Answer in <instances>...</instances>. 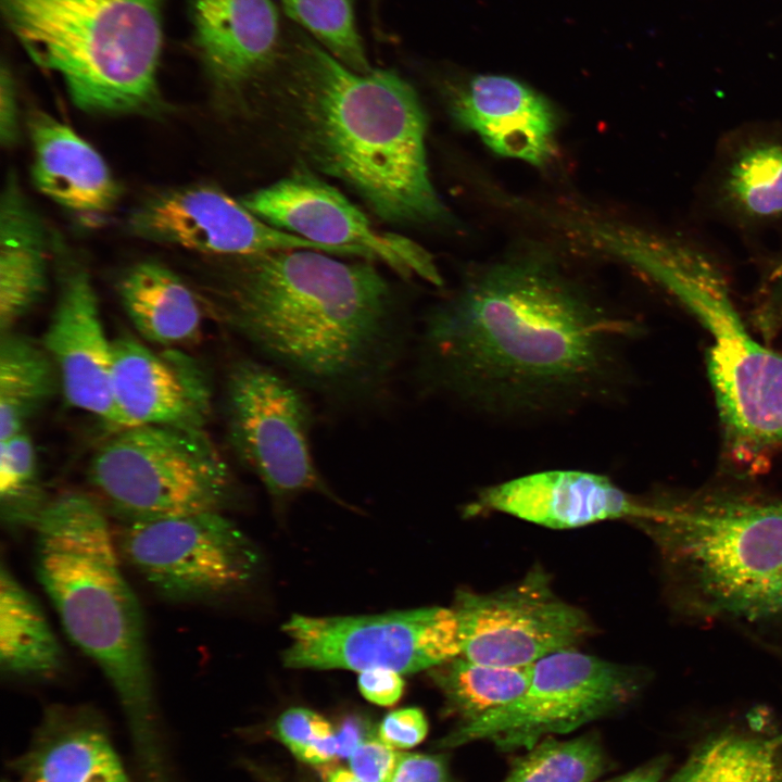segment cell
I'll return each instance as SVG.
<instances>
[{"label":"cell","mask_w":782,"mask_h":782,"mask_svg":"<svg viewBox=\"0 0 782 782\" xmlns=\"http://www.w3.org/2000/svg\"><path fill=\"white\" fill-rule=\"evenodd\" d=\"M632 324L547 256L517 254L470 274L419 321L413 379L497 417H539L609 399Z\"/></svg>","instance_id":"1"},{"label":"cell","mask_w":782,"mask_h":782,"mask_svg":"<svg viewBox=\"0 0 782 782\" xmlns=\"http://www.w3.org/2000/svg\"><path fill=\"white\" fill-rule=\"evenodd\" d=\"M235 260L215 290L223 324L330 405L365 408L384 399L416 328L369 261L315 250Z\"/></svg>","instance_id":"2"},{"label":"cell","mask_w":782,"mask_h":782,"mask_svg":"<svg viewBox=\"0 0 782 782\" xmlns=\"http://www.w3.org/2000/svg\"><path fill=\"white\" fill-rule=\"evenodd\" d=\"M274 67L289 128L313 167L383 220L447 218L428 168L426 113L404 78L387 70L358 73L305 36L283 46Z\"/></svg>","instance_id":"3"},{"label":"cell","mask_w":782,"mask_h":782,"mask_svg":"<svg viewBox=\"0 0 782 782\" xmlns=\"http://www.w3.org/2000/svg\"><path fill=\"white\" fill-rule=\"evenodd\" d=\"M33 530L36 576L66 635L113 688L147 777L164 774L143 614L108 510L96 496L62 493Z\"/></svg>","instance_id":"4"},{"label":"cell","mask_w":782,"mask_h":782,"mask_svg":"<svg viewBox=\"0 0 782 782\" xmlns=\"http://www.w3.org/2000/svg\"><path fill=\"white\" fill-rule=\"evenodd\" d=\"M639 521L676 610L703 622L782 621V500L730 490L661 495Z\"/></svg>","instance_id":"5"},{"label":"cell","mask_w":782,"mask_h":782,"mask_svg":"<svg viewBox=\"0 0 782 782\" xmlns=\"http://www.w3.org/2000/svg\"><path fill=\"white\" fill-rule=\"evenodd\" d=\"M33 61L58 73L73 103L102 114H155L160 0H1Z\"/></svg>","instance_id":"6"},{"label":"cell","mask_w":782,"mask_h":782,"mask_svg":"<svg viewBox=\"0 0 782 782\" xmlns=\"http://www.w3.org/2000/svg\"><path fill=\"white\" fill-rule=\"evenodd\" d=\"M629 261L708 332L707 369L729 456L748 470L782 451V355L746 330L720 270L692 245L653 232L636 240Z\"/></svg>","instance_id":"7"},{"label":"cell","mask_w":782,"mask_h":782,"mask_svg":"<svg viewBox=\"0 0 782 782\" xmlns=\"http://www.w3.org/2000/svg\"><path fill=\"white\" fill-rule=\"evenodd\" d=\"M87 479L118 521L224 512L238 490L204 428L164 425L114 431L91 456Z\"/></svg>","instance_id":"8"},{"label":"cell","mask_w":782,"mask_h":782,"mask_svg":"<svg viewBox=\"0 0 782 782\" xmlns=\"http://www.w3.org/2000/svg\"><path fill=\"white\" fill-rule=\"evenodd\" d=\"M223 411L229 447L276 505L306 492L338 501L316 466L313 411L295 381L264 360L236 358L225 375Z\"/></svg>","instance_id":"9"},{"label":"cell","mask_w":782,"mask_h":782,"mask_svg":"<svg viewBox=\"0 0 782 782\" xmlns=\"http://www.w3.org/2000/svg\"><path fill=\"white\" fill-rule=\"evenodd\" d=\"M642 684L633 669L578 652L558 651L533 664L526 692L509 705L463 722L442 740L455 747L490 741L503 751L531 748L555 734H565L616 711Z\"/></svg>","instance_id":"10"},{"label":"cell","mask_w":782,"mask_h":782,"mask_svg":"<svg viewBox=\"0 0 782 782\" xmlns=\"http://www.w3.org/2000/svg\"><path fill=\"white\" fill-rule=\"evenodd\" d=\"M282 629L290 642L282 660L295 669L411 673L463 653L455 610L437 606L369 616L294 615Z\"/></svg>","instance_id":"11"},{"label":"cell","mask_w":782,"mask_h":782,"mask_svg":"<svg viewBox=\"0 0 782 782\" xmlns=\"http://www.w3.org/2000/svg\"><path fill=\"white\" fill-rule=\"evenodd\" d=\"M121 557L154 591L175 602L217 598L242 588L257 555L224 512L119 521Z\"/></svg>","instance_id":"12"},{"label":"cell","mask_w":782,"mask_h":782,"mask_svg":"<svg viewBox=\"0 0 782 782\" xmlns=\"http://www.w3.org/2000/svg\"><path fill=\"white\" fill-rule=\"evenodd\" d=\"M241 202L269 225L345 256L378 260L400 276L443 286L432 255L415 241L376 229L338 189L307 171L243 195Z\"/></svg>","instance_id":"13"},{"label":"cell","mask_w":782,"mask_h":782,"mask_svg":"<svg viewBox=\"0 0 782 782\" xmlns=\"http://www.w3.org/2000/svg\"><path fill=\"white\" fill-rule=\"evenodd\" d=\"M453 609L461 628L462 656L490 665H533L573 648L591 631L585 614L558 598L539 570L501 591H461Z\"/></svg>","instance_id":"14"},{"label":"cell","mask_w":782,"mask_h":782,"mask_svg":"<svg viewBox=\"0 0 782 782\" xmlns=\"http://www.w3.org/2000/svg\"><path fill=\"white\" fill-rule=\"evenodd\" d=\"M130 232L209 255L232 258L286 250L342 252L278 229L217 187L192 185L156 193L128 217Z\"/></svg>","instance_id":"15"},{"label":"cell","mask_w":782,"mask_h":782,"mask_svg":"<svg viewBox=\"0 0 782 782\" xmlns=\"http://www.w3.org/2000/svg\"><path fill=\"white\" fill-rule=\"evenodd\" d=\"M59 289L41 340L60 379L61 393L73 407L117 430L111 391L112 339L104 330L98 295L87 267L53 238Z\"/></svg>","instance_id":"16"},{"label":"cell","mask_w":782,"mask_h":782,"mask_svg":"<svg viewBox=\"0 0 782 782\" xmlns=\"http://www.w3.org/2000/svg\"><path fill=\"white\" fill-rule=\"evenodd\" d=\"M112 346L117 430L150 425L204 428L212 411V389L193 357L182 349L155 350L128 332L113 338Z\"/></svg>","instance_id":"17"},{"label":"cell","mask_w":782,"mask_h":782,"mask_svg":"<svg viewBox=\"0 0 782 782\" xmlns=\"http://www.w3.org/2000/svg\"><path fill=\"white\" fill-rule=\"evenodd\" d=\"M453 119L479 136L494 153L544 166L556 155L553 105L521 81L503 75H475L453 87Z\"/></svg>","instance_id":"18"},{"label":"cell","mask_w":782,"mask_h":782,"mask_svg":"<svg viewBox=\"0 0 782 782\" xmlns=\"http://www.w3.org/2000/svg\"><path fill=\"white\" fill-rule=\"evenodd\" d=\"M476 508L505 513L551 529L611 519H646L652 506L608 477L581 470H547L488 487Z\"/></svg>","instance_id":"19"},{"label":"cell","mask_w":782,"mask_h":782,"mask_svg":"<svg viewBox=\"0 0 782 782\" xmlns=\"http://www.w3.org/2000/svg\"><path fill=\"white\" fill-rule=\"evenodd\" d=\"M193 45L218 92L241 93L276 65L283 45L272 0H190Z\"/></svg>","instance_id":"20"},{"label":"cell","mask_w":782,"mask_h":782,"mask_svg":"<svg viewBox=\"0 0 782 782\" xmlns=\"http://www.w3.org/2000/svg\"><path fill=\"white\" fill-rule=\"evenodd\" d=\"M35 187L80 216H103L117 204L122 189L102 155L71 126L33 110L27 116Z\"/></svg>","instance_id":"21"},{"label":"cell","mask_w":782,"mask_h":782,"mask_svg":"<svg viewBox=\"0 0 782 782\" xmlns=\"http://www.w3.org/2000/svg\"><path fill=\"white\" fill-rule=\"evenodd\" d=\"M52 253V234L9 172L0 199V333L12 331L41 300Z\"/></svg>","instance_id":"22"},{"label":"cell","mask_w":782,"mask_h":782,"mask_svg":"<svg viewBox=\"0 0 782 782\" xmlns=\"http://www.w3.org/2000/svg\"><path fill=\"white\" fill-rule=\"evenodd\" d=\"M40 739L21 764L27 782H128L90 711L51 709Z\"/></svg>","instance_id":"23"},{"label":"cell","mask_w":782,"mask_h":782,"mask_svg":"<svg viewBox=\"0 0 782 782\" xmlns=\"http://www.w3.org/2000/svg\"><path fill=\"white\" fill-rule=\"evenodd\" d=\"M122 307L140 338L161 349H182L199 341L203 313L193 291L172 269L143 261L117 283Z\"/></svg>","instance_id":"24"},{"label":"cell","mask_w":782,"mask_h":782,"mask_svg":"<svg viewBox=\"0 0 782 782\" xmlns=\"http://www.w3.org/2000/svg\"><path fill=\"white\" fill-rule=\"evenodd\" d=\"M714 194L729 216L747 224L782 217V135L751 130L722 149Z\"/></svg>","instance_id":"25"},{"label":"cell","mask_w":782,"mask_h":782,"mask_svg":"<svg viewBox=\"0 0 782 782\" xmlns=\"http://www.w3.org/2000/svg\"><path fill=\"white\" fill-rule=\"evenodd\" d=\"M64 665L62 646L40 604L2 562L0 669L10 678L45 679Z\"/></svg>","instance_id":"26"},{"label":"cell","mask_w":782,"mask_h":782,"mask_svg":"<svg viewBox=\"0 0 782 782\" xmlns=\"http://www.w3.org/2000/svg\"><path fill=\"white\" fill-rule=\"evenodd\" d=\"M58 391L59 375L42 343L13 330L0 333V441L26 430Z\"/></svg>","instance_id":"27"},{"label":"cell","mask_w":782,"mask_h":782,"mask_svg":"<svg viewBox=\"0 0 782 782\" xmlns=\"http://www.w3.org/2000/svg\"><path fill=\"white\" fill-rule=\"evenodd\" d=\"M532 668L490 665L461 655L432 668L431 677L450 708L469 722L520 697L530 684Z\"/></svg>","instance_id":"28"},{"label":"cell","mask_w":782,"mask_h":782,"mask_svg":"<svg viewBox=\"0 0 782 782\" xmlns=\"http://www.w3.org/2000/svg\"><path fill=\"white\" fill-rule=\"evenodd\" d=\"M782 734H718L689 758L671 782H777Z\"/></svg>","instance_id":"29"},{"label":"cell","mask_w":782,"mask_h":782,"mask_svg":"<svg viewBox=\"0 0 782 782\" xmlns=\"http://www.w3.org/2000/svg\"><path fill=\"white\" fill-rule=\"evenodd\" d=\"M39 478L35 444L24 430L0 441V517L9 530L34 529L49 503Z\"/></svg>","instance_id":"30"},{"label":"cell","mask_w":782,"mask_h":782,"mask_svg":"<svg viewBox=\"0 0 782 782\" xmlns=\"http://www.w3.org/2000/svg\"><path fill=\"white\" fill-rule=\"evenodd\" d=\"M605 768L596 739L547 736L517 758L502 782H595Z\"/></svg>","instance_id":"31"},{"label":"cell","mask_w":782,"mask_h":782,"mask_svg":"<svg viewBox=\"0 0 782 782\" xmlns=\"http://www.w3.org/2000/svg\"><path fill=\"white\" fill-rule=\"evenodd\" d=\"M286 14L348 67L373 70L355 21V0H280Z\"/></svg>","instance_id":"32"},{"label":"cell","mask_w":782,"mask_h":782,"mask_svg":"<svg viewBox=\"0 0 782 782\" xmlns=\"http://www.w3.org/2000/svg\"><path fill=\"white\" fill-rule=\"evenodd\" d=\"M276 731L281 742L304 762L320 765L339 755V740L332 726L307 708L286 710L277 720Z\"/></svg>","instance_id":"33"},{"label":"cell","mask_w":782,"mask_h":782,"mask_svg":"<svg viewBox=\"0 0 782 782\" xmlns=\"http://www.w3.org/2000/svg\"><path fill=\"white\" fill-rule=\"evenodd\" d=\"M398 757L380 739L365 740L349 755L350 771L361 782H390Z\"/></svg>","instance_id":"34"},{"label":"cell","mask_w":782,"mask_h":782,"mask_svg":"<svg viewBox=\"0 0 782 782\" xmlns=\"http://www.w3.org/2000/svg\"><path fill=\"white\" fill-rule=\"evenodd\" d=\"M427 732V719L416 707L391 711L378 729L379 739L393 748L414 747L425 739Z\"/></svg>","instance_id":"35"},{"label":"cell","mask_w":782,"mask_h":782,"mask_svg":"<svg viewBox=\"0 0 782 782\" xmlns=\"http://www.w3.org/2000/svg\"><path fill=\"white\" fill-rule=\"evenodd\" d=\"M357 685L362 695L379 706H391L402 696L404 680L391 669L374 668L358 672Z\"/></svg>","instance_id":"36"},{"label":"cell","mask_w":782,"mask_h":782,"mask_svg":"<svg viewBox=\"0 0 782 782\" xmlns=\"http://www.w3.org/2000/svg\"><path fill=\"white\" fill-rule=\"evenodd\" d=\"M390 782H449V771L439 757L401 753Z\"/></svg>","instance_id":"37"},{"label":"cell","mask_w":782,"mask_h":782,"mask_svg":"<svg viewBox=\"0 0 782 782\" xmlns=\"http://www.w3.org/2000/svg\"><path fill=\"white\" fill-rule=\"evenodd\" d=\"M21 135L20 112L14 78L2 65L0 75V142L3 148L16 144Z\"/></svg>","instance_id":"38"},{"label":"cell","mask_w":782,"mask_h":782,"mask_svg":"<svg viewBox=\"0 0 782 782\" xmlns=\"http://www.w3.org/2000/svg\"><path fill=\"white\" fill-rule=\"evenodd\" d=\"M668 766L667 758L658 757L605 782H660Z\"/></svg>","instance_id":"39"},{"label":"cell","mask_w":782,"mask_h":782,"mask_svg":"<svg viewBox=\"0 0 782 782\" xmlns=\"http://www.w3.org/2000/svg\"><path fill=\"white\" fill-rule=\"evenodd\" d=\"M358 722L355 720L346 721L337 733L339 740V755H350L352 751L363 741L361 739V730Z\"/></svg>","instance_id":"40"},{"label":"cell","mask_w":782,"mask_h":782,"mask_svg":"<svg viewBox=\"0 0 782 782\" xmlns=\"http://www.w3.org/2000/svg\"><path fill=\"white\" fill-rule=\"evenodd\" d=\"M326 782H361L350 770L342 768L331 771Z\"/></svg>","instance_id":"41"},{"label":"cell","mask_w":782,"mask_h":782,"mask_svg":"<svg viewBox=\"0 0 782 782\" xmlns=\"http://www.w3.org/2000/svg\"><path fill=\"white\" fill-rule=\"evenodd\" d=\"M777 782H782V755L780 756V760H779Z\"/></svg>","instance_id":"42"},{"label":"cell","mask_w":782,"mask_h":782,"mask_svg":"<svg viewBox=\"0 0 782 782\" xmlns=\"http://www.w3.org/2000/svg\"><path fill=\"white\" fill-rule=\"evenodd\" d=\"M3 782H7V781H3Z\"/></svg>","instance_id":"43"}]
</instances>
